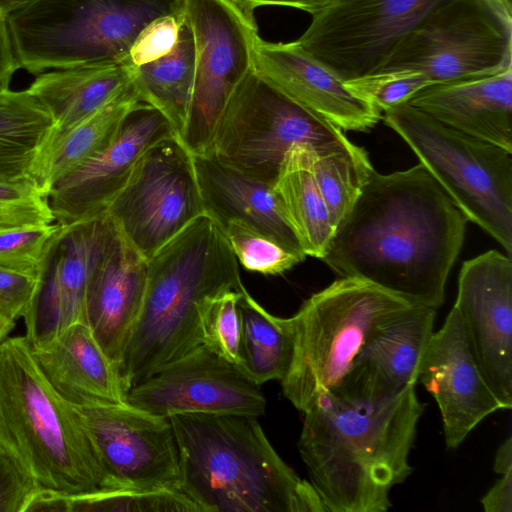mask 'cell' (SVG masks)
<instances>
[{"instance_id": "obj_1", "label": "cell", "mask_w": 512, "mask_h": 512, "mask_svg": "<svg viewBox=\"0 0 512 512\" xmlns=\"http://www.w3.org/2000/svg\"><path fill=\"white\" fill-rule=\"evenodd\" d=\"M467 221L421 163L390 174L374 170L321 260L341 277L438 309Z\"/></svg>"}, {"instance_id": "obj_2", "label": "cell", "mask_w": 512, "mask_h": 512, "mask_svg": "<svg viewBox=\"0 0 512 512\" xmlns=\"http://www.w3.org/2000/svg\"><path fill=\"white\" fill-rule=\"evenodd\" d=\"M424 411L415 387L379 400L321 394L304 411L298 449L325 512H383L412 472Z\"/></svg>"}, {"instance_id": "obj_3", "label": "cell", "mask_w": 512, "mask_h": 512, "mask_svg": "<svg viewBox=\"0 0 512 512\" xmlns=\"http://www.w3.org/2000/svg\"><path fill=\"white\" fill-rule=\"evenodd\" d=\"M169 419L180 489L201 512H325L312 484L275 451L258 417L186 413Z\"/></svg>"}, {"instance_id": "obj_4", "label": "cell", "mask_w": 512, "mask_h": 512, "mask_svg": "<svg viewBox=\"0 0 512 512\" xmlns=\"http://www.w3.org/2000/svg\"><path fill=\"white\" fill-rule=\"evenodd\" d=\"M244 289L223 230L205 213L159 248L147 259L143 303L119 365L127 392L202 345L204 299Z\"/></svg>"}, {"instance_id": "obj_5", "label": "cell", "mask_w": 512, "mask_h": 512, "mask_svg": "<svg viewBox=\"0 0 512 512\" xmlns=\"http://www.w3.org/2000/svg\"><path fill=\"white\" fill-rule=\"evenodd\" d=\"M0 446L43 489L115 490L74 406L46 380L25 336L0 343Z\"/></svg>"}, {"instance_id": "obj_6", "label": "cell", "mask_w": 512, "mask_h": 512, "mask_svg": "<svg viewBox=\"0 0 512 512\" xmlns=\"http://www.w3.org/2000/svg\"><path fill=\"white\" fill-rule=\"evenodd\" d=\"M182 5L183 0H29L6 18L19 69L37 75L92 62H129L140 31Z\"/></svg>"}, {"instance_id": "obj_7", "label": "cell", "mask_w": 512, "mask_h": 512, "mask_svg": "<svg viewBox=\"0 0 512 512\" xmlns=\"http://www.w3.org/2000/svg\"><path fill=\"white\" fill-rule=\"evenodd\" d=\"M413 303L357 278L341 277L313 294L292 321L294 351L281 380L284 396L301 412L336 388L375 328Z\"/></svg>"}, {"instance_id": "obj_8", "label": "cell", "mask_w": 512, "mask_h": 512, "mask_svg": "<svg viewBox=\"0 0 512 512\" xmlns=\"http://www.w3.org/2000/svg\"><path fill=\"white\" fill-rule=\"evenodd\" d=\"M468 221L511 257L512 152L467 135L404 103L382 113Z\"/></svg>"}, {"instance_id": "obj_9", "label": "cell", "mask_w": 512, "mask_h": 512, "mask_svg": "<svg viewBox=\"0 0 512 512\" xmlns=\"http://www.w3.org/2000/svg\"><path fill=\"white\" fill-rule=\"evenodd\" d=\"M350 142L341 128L288 99L252 69L226 104L205 153L274 185L292 147L326 150Z\"/></svg>"}, {"instance_id": "obj_10", "label": "cell", "mask_w": 512, "mask_h": 512, "mask_svg": "<svg viewBox=\"0 0 512 512\" xmlns=\"http://www.w3.org/2000/svg\"><path fill=\"white\" fill-rule=\"evenodd\" d=\"M510 67L512 25L484 0H445L415 25L379 71L415 70L440 84Z\"/></svg>"}, {"instance_id": "obj_11", "label": "cell", "mask_w": 512, "mask_h": 512, "mask_svg": "<svg viewBox=\"0 0 512 512\" xmlns=\"http://www.w3.org/2000/svg\"><path fill=\"white\" fill-rule=\"evenodd\" d=\"M194 43V84L180 140L192 154L209 149L216 124L235 89L252 70L259 36L255 12L234 0H183Z\"/></svg>"}, {"instance_id": "obj_12", "label": "cell", "mask_w": 512, "mask_h": 512, "mask_svg": "<svg viewBox=\"0 0 512 512\" xmlns=\"http://www.w3.org/2000/svg\"><path fill=\"white\" fill-rule=\"evenodd\" d=\"M106 213L146 259L204 214L193 156L176 134L143 153Z\"/></svg>"}, {"instance_id": "obj_13", "label": "cell", "mask_w": 512, "mask_h": 512, "mask_svg": "<svg viewBox=\"0 0 512 512\" xmlns=\"http://www.w3.org/2000/svg\"><path fill=\"white\" fill-rule=\"evenodd\" d=\"M445 0H330L295 40L344 82L378 72L415 25Z\"/></svg>"}, {"instance_id": "obj_14", "label": "cell", "mask_w": 512, "mask_h": 512, "mask_svg": "<svg viewBox=\"0 0 512 512\" xmlns=\"http://www.w3.org/2000/svg\"><path fill=\"white\" fill-rule=\"evenodd\" d=\"M74 408L115 489L181 491L179 452L169 418L128 402Z\"/></svg>"}, {"instance_id": "obj_15", "label": "cell", "mask_w": 512, "mask_h": 512, "mask_svg": "<svg viewBox=\"0 0 512 512\" xmlns=\"http://www.w3.org/2000/svg\"><path fill=\"white\" fill-rule=\"evenodd\" d=\"M127 402L165 418L186 413L259 417L266 408L261 385L204 344L132 386Z\"/></svg>"}, {"instance_id": "obj_16", "label": "cell", "mask_w": 512, "mask_h": 512, "mask_svg": "<svg viewBox=\"0 0 512 512\" xmlns=\"http://www.w3.org/2000/svg\"><path fill=\"white\" fill-rule=\"evenodd\" d=\"M113 228L107 213L60 223L46 247L36 289L23 316L24 336L31 346L50 341L74 323H85L90 274Z\"/></svg>"}, {"instance_id": "obj_17", "label": "cell", "mask_w": 512, "mask_h": 512, "mask_svg": "<svg viewBox=\"0 0 512 512\" xmlns=\"http://www.w3.org/2000/svg\"><path fill=\"white\" fill-rule=\"evenodd\" d=\"M469 348L503 410L512 407V261L496 250L463 263L453 306Z\"/></svg>"}, {"instance_id": "obj_18", "label": "cell", "mask_w": 512, "mask_h": 512, "mask_svg": "<svg viewBox=\"0 0 512 512\" xmlns=\"http://www.w3.org/2000/svg\"><path fill=\"white\" fill-rule=\"evenodd\" d=\"M173 134L165 116L142 102L106 148L51 186L47 198L55 220L69 224L105 214L143 153Z\"/></svg>"}, {"instance_id": "obj_19", "label": "cell", "mask_w": 512, "mask_h": 512, "mask_svg": "<svg viewBox=\"0 0 512 512\" xmlns=\"http://www.w3.org/2000/svg\"><path fill=\"white\" fill-rule=\"evenodd\" d=\"M418 380L437 402L450 449L457 448L484 418L503 410L469 348L454 307L429 340Z\"/></svg>"}, {"instance_id": "obj_20", "label": "cell", "mask_w": 512, "mask_h": 512, "mask_svg": "<svg viewBox=\"0 0 512 512\" xmlns=\"http://www.w3.org/2000/svg\"><path fill=\"white\" fill-rule=\"evenodd\" d=\"M252 69L288 99L342 130L366 132L382 118L381 110L354 94L295 41L270 42L259 35L252 47Z\"/></svg>"}, {"instance_id": "obj_21", "label": "cell", "mask_w": 512, "mask_h": 512, "mask_svg": "<svg viewBox=\"0 0 512 512\" xmlns=\"http://www.w3.org/2000/svg\"><path fill=\"white\" fill-rule=\"evenodd\" d=\"M436 310L412 304L380 323L332 390L351 398L379 400L415 387L433 334Z\"/></svg>"}, {"instance_id": "obj_22", "label": "cell", "mask_w": 512, "mask_h": 512, "mask_svg": "<svg viewBox=\"0 0 512 512\" xmlns=\"http://www.w3.org/2000/svg\"><path fill=\"white\" fill-rule=\"evenodd\" d=\"M146 284L147 259L114 225L90 274L85 323L118 369L143 303Z\"/></svg>"}, {"instance_id": "obj_23", "label": "cell", "mask_w": 512, "mask_h": 512, "mask_svg": "<svg viewBox=\"0 0 512 512\" xmlns=\"http://www.w3.org/2000/svg\"><path fill=\"white\" fill-rule=\"evenodd\" d=\"M192 156L204 213L221 229L231 221L242 222L305 259L307 255L273 185L222 163L210 153Z\"/></svg>"}, {"instance_id": "obj_24", "label": "cell", "mask_w": 512, "mask_h": 512, "mask_svg": "<svg viewBox=\"0 0 512 512\" xmlns=\"http://www.w3.org/2000/svg\"><path fill=\"white\" fill-rule=\"evenodd\" d=\"M30 349L46 380L69 404L84 407L127 402L118 367L86 323H74Z\"/></svg>"}, {"instance_id": "obj_25", "label": "cell", "mask_w": 512, "mask_h": 512, "mask_svg": "<svg viewBox=\"0 0 512 512\" xmlns=\"http://www.w3.org/2000/svg\"><path fill=\"white\" fill-rule=\"evenodd\" d=\"M407 103L450 128L512 152V67L428 86Z\"/></svg>"}, {"instance_id": "obj_26", "label": "cell", "mask_w": 512, "mask_h": 512, "mask_svg": "<svg viewBox=\"0 0 512 512\" xmlns=\"http://www.w3.org/2000/svg\"><path fill=\"white\" fill-rule=\"evenodd\" d=\"M134 70L129 62L101 61L37 74L27 90L52 117L49 146L128 88Z\"/></svg>"}, {"instance_id": "obj_27", "label": "cell", "mask_w": 512, "mask_h": 512, "mask_svg": "<svg viewBox=\"0 0 512 512\" xmlns=\"http://www.w3.org/2000/svg\"><path fill=\"white\" fill-rule=\"evenodd\" d=\"M53 129L50 113L27 89L0 92V180H35Z\"/></svg>"}, {"instance_id": "obj_28", "label": "cell", "mask_w": 512, "mask_h": 512, "mask_svg": "<svg viewBox=\"0 0 512 512\" xmlns=\"http://www.w3.org/2000/svg\"><path fill=\"white\" fill-rule=\"evenodd\" d=\"M142 102L132 81L104 107L54 140L35 173V181L43 193L48 196L56 181L106 148L127 115Z\"/></svg>"}, {"instance_id": "obj_29", "label": "cell", "mask_w": 512, "mask_h": 512, "mask_svg": "<svg viewBox=\"0 0 512 512\" xmlns=\"http://www.w3.org/2000/svg\"><path fill=\"white\" fill-rule=\"evenodd\" d=\"M307 146L287 152L273 188L305 254L322 259L334 226L311 171Z\"/></svg>"}, {"instance_id": "obj_30", "label": "cell", "mask_w": 512, "mask_h": 512, "mask_svg": "<svg viewBox=\"0 0 512 512\" xmlns=\"http://www.w3.org/2000/svg\"><path fill=\"white\" fill-rule=\"evenodd\" d=\"M241 321L240 362L244 374L258 385L281 381L294 351L292 318L274 316L245 289L238 301Z\"/></svg>"}, {"instance_id": "obj_31", "label": "cell", "mask_w": 512, "mask_h": 512, "mask_svg": "<svg viewBox=\"0 0 512 512\" xmlns=\"http://www.w3.org/2000/svg\"><path fill=\"white\" fill-rule=\"evenodd\" d=\"M194 62L193 37L184 20L174 50L134 70L133 83L141 99L165 116L179 139L191 103Z\"/></svg>"}, {"instance_id": "obj_32", "label": "cell", "mask_w": 512, "mask_h": 512, "mask_svg": "<svg viewBox=\"0 0 512 512\" xmlns=\"http://www.w3.org/2000/svg\"><path fill=\"white\" fill-rule=\"evenodd\" d=\"M307 150L311 171L335 229L359 197L374 168L366 151L352 142L326 150L307 146Z\"/></svg>"}, {"instance_id": "obj_33", "label": "cell", "mask_w": 512, "mask_h": 512, "mask_svg": "<svg viewBox=\"0 0 512 512\" xmlns=\"http://www.w3.org/2000/svg\"><path fill=\"white\" fill-rule=\"evenodd\" d=\"M64 512H201L178 490H100L63 495Z\"/></svg>"}, {"instance_id": "obj_34", "label": "cell", "mask_w": 512, "mask_h": 512, "mask_svg": "<svg viewBox=\"0 0 512 512\" xmlns=\"http://www.w3.org/2000/svg\"><path fill=\"white\" fill-rule=\"evenodd\" d=\"M244 290L209 296L198 311L202 344L235 365L240 362L241 343L238 301Z\"/></svg>"}, {"instance_id": "obj_35", "label": "cell", "mask_w": 512, "mask_h": 512, "mask_svg": "<svg viewBox=\"0 0 512 512\" xmlns=\"http://www.w3.org/2000/svg\"><path fill=\"white\" fill-rule=\"evenodd\" d=\"M222 230L238 263L248 271L278 275L304 260L242 222L231 221Z\"/></svg>"}, {"instance_id": "obj_36", "label": "cell", "mask_w": 512, "mask_h": 512, "mask_svg": "<svg viewBox=\"0 0 512 512\" xmlns=\"http://www.w3.org/2000/svg\"><path fill=\"white\" fill-rule=\"evenodd\" d=\"M345 85L383 113L407 103L416 93L434 83L419 71L402 69L371 73L345 81Z\"/></svg>"}, {"instance_id": "obj_37", "label": "cell", "mask_w": 512, "mask_h": 512, "mask_svg": "<svg viewBox=\"0 0 512 512\" xmlns=\"http://www.w3.org/2000/svg\"><path fill=\"white\" fill-rule=\"evenodd\" d=\"M60 223L0 232V267L38 273L46 247Z\"/></svg>"}, {"instance_id": "obj_38", "label": "cell", "mask_w": 512, "mask_h": 512, "mask_svg": "<svg viewBox=\"0 0 512 512\" xmlns=\"http://www.w3.org/2000/svg\"><path fill=\"white\" fill-rule=\"evenodd\" d=\"M183 24V5L181 10L151 21L131 45L129 63L140 67L170 54L179 41Z\"/></svg>"}, {"instance_id": "obj_39", "label": "cell", "mask_w": 512, "mask_h": 512, "mask_svg": "<svg viewBox=\"0 0 512 512\" xmlns=\"http://www.w3.org/2000/svg\"><path fill=\"white\" fill-rule=\"evenodd\" d=\"M40 488L19 462L0 446V512H26Z\"/></svg>"}, {"instance_id": "obj_40", "label": "cell", "mask_w": 512, "mask_h": 512, "mask_svg": "<svg viewBox=\"0 0 512 512\" xmlns=\"http://www.w3.org/2000/svg\"><path fill=\"white\" fill-rule=\"evenodd\" d=\"M37 286V273L0 267V311L23 318Z\"/></svg>"}, {"instance_id": "obj_41", "label": "cell", "mask_w": 512, "mask_h": 512, "mask_svg": "<svg viewBox=\"0 0 512 512\" xmlns=\"http://www.w3.org/2000/svg\"><path fill=\"white\" fill-rule=\"evenodd\" d=\"M55 216L48 199L11 207H0V232L21 227L47 225Z\"/></svg>"}, {"instance_id": "obj_42", "label": "cell", "mask_w": 512, "mask_h": 512, "mask_svg": "<svg viewBox=\"0 0 512 512\" xmlns=\"http://www.w3.org/2000/svg\"><path fill=\"white\" fill-rule=\"evenodd\" d=\"M46 198L47 196L33 179L0 180V207H11Z\"/></svg>"}, {"instance_id": "obj_43", "label": "cell", "mask_w": 512, "mask_h": 512, "mask_svg": "<svg viewBox=\"0 0 512 512\" xmlns=\"http://www.w3.org/2000/svg\"><path fill=\"white\" fill-rule=\"evenodd\" d=\"M18 69L6 14L0 12V92L10 89V82Z\"/></svg>"}, {"instance_id": "obj_44", "label": "cell", "mask_w": 512, "mask_h": 512, "mask_svg": "<svg viewBox=\"0 0 512 512\" xmlns=\"http://www.w3.org/2000/svg\"><path fill=\"white\" fill-rule=\"evenodd\" d=\"M481 504L486 512L512 511V470L502 474L481 499Z\"/></svg>"}, {"instance_id": "obj_45", "label": "cell", "mask_w": 512, "mask_h": 512, "mask_svg": "<svg viewBox=\"0 0 512 512\" xmlns=\"http://www.w3.org/2000/svg\"><path fill=\"white\" fill-rule=\"evenodd\" d=\"M243 8L255 12L260 6H286L314 15L322 10L330 0H234Z\"/></svg>"}, {"instance_id": "obj_46", "label": "cell", "mask_w": 512, "mask_h": 512, "mask_svg": "<svg viewBox=\"0 0 512 512\" xmlns=\"http://www.w3.org/2000/svg\"><path fill=\"white\" fill-rule=\"evenodd\" d=\"M494 470L498 474H504L512 470V438L509 435L499 446L495 459Z\"/></svg>"}, {"instance_id": "obj_47", "label": "cell", "mask_w": 512, "mask_h": 512, "mask_svg": "<svg viewBox=\"0 0 512 512\" xmlns=\"http://www.w3.org/2000/svg\"><path fill=\"white\" fill-rule=\"evenodd\" d=\"M506 23L512 25V0H484Z\"/></svg>"}, {"instance_id": "obj_48", "label": "cell", "mask_w": 512, "mask_h": 512, "mask_svg": "<svg viewBox=\"0 0 512 512\" xmlns=\"http://www.w3.org/2000/svg\"><path fill=\"white\" fill-rule=\"evenodd\" d=\"M15 327V320L0 311V343L6 339Z\"/></svg>"}, {"instance_id": "obj_49", "label": "cell", "mask_w": 512, "mask_h": 512, "mask_svg": "<svg viewBox=\"0 0 512 512\" xmlns=\"http://www.w3.org/2000/svg\"><path fill=\"white\" fill-rule=\"evenodd\" d=\"M29 0H0V12L7 14Z\"/></svg>"}]
</instances>
